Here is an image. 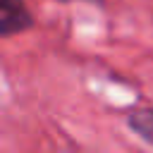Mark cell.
<instances>
[{"mask_svg":"<svg viewBox=\"0 0 153 153\" xmlns=\"http://www.w3.org/2000/svg\"><path fill=\"white\" fill-rule=\"evenodd\" d=\"M31 26V14L22 0H0V33L10 38Z\"/></svg>","mask_w":153,"mask_h":153,"instance_id":"cell-1","label":"cell"},{"mask_svg":"<svg viewBox=\"0 0 153 153\" xmlns=\"http://www.w3.org/2000/svg\"><path fill=\"white\" fill-rule=\"evenodd\" d=\"M129 127L146 141L153 146V110L151 108H141L129 112Z\"/></svg>","mask_w":153,"mask_h":153,"instance_id":"cell-2","label":"cell"},{"mask_svg":"<svg viewBox=\"0 0 153 153\" xmlns=\"http://www.w3.org/2000/svg\"><path fill=\"white\" fill-rule=\"evenodd\" d=\"M91 2H96V0H91Z\"/></svg>","mask_w":153,"mask_h":153,"instance_id":"cell-3","label":"cell"}]
</instances>
